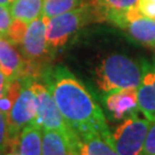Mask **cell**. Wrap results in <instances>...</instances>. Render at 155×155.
Wrapping results in <instances>:
<instances>
[{
	"label": "cell",
	"instance_id": "1",
	"mask_svg": "<svg viewBox=\"0 0 155 155\" xmlns=\"http://www.w3.org/2000/svg\"><path fill=\"white\" fill-rule=\"evenodd\" d=\"M43 79L64 121L78 138L87 133H99L113 146L104 111L71 72L64 67L56 66L48 68L43 74Z\"/></svg>",
	"mask_w": 155,
	"mask_h": 155
},
{
	"label": "cell",
	"instance_id": "2",
	"mask_svg": "<svg viewBox=\"0 0 155 155\" xmlns=\"http://www.w3.org/2000/svg\"><path fill=\"white\" fill-rule=\"evenodd\" d=\"M144 64L124 54H110L95 69V82L105 93L123 89H137L141 82Z\"/></svg>",
	"mask_w": 155,
	"mask_h": 155
},
{
	"label": "cell",
	"instance_id": "3",
	"mask_svg": "<svg viewBox=\"0 0 155 155\" xmlns=\"http://www.w3.org/2000/svg\"><path fill=\"white\" fill-rule=\"evenodd\" d=\"M93 17L90 1H84L77 8L50 18L46 24V44L52 54L67 44L75 33L79 31Z\"/></svg>",
	"mask_w": 155,
	"mask_h": 155
},
{
	"label": "cell",
	"instance_id": "4",
	"mask_svg": "<svg viewBox=\"0 0 155 155\" xmlns=\"http://www.w3.org/2000/svg\"><path fill=\"white\" fill-rule=\"evenodd\" d=\"M31 89L37 99V114L33 123L43 130H55L61 132L68 140V146L79 147L78 136L64 121L47 86L31 81Z\"/></svg>",
	"mask_w": 155,
	"mask_h": 155
},
{
	"label": "cell",
	"instance_id": "5",
	"mask_svg": "<svg viewBox=\"0 0 155 155\" xmlns=\"http://www.w3.org/2000/svg\"><path fill=\"white\" fill-rule=\"evenodd\" d=\"M47 21V17L40 15L29 23L22 40L18 45L21 54L28 64L31 77L38 71L40 67L47 63L51 56L53 55L46 44Z\"/></svg>",
	"mask_w": 155,
	"mask_h": 155
},
{
	"label": "cell",
	"instance_id": "6",
	"mask_svg": "<svg viewBox=\"0 0 155 155\" xmlns=\"http://www.w3.org/2000/svg\"><path fill=\"white\" fill-rule=\"evenodd\" d=\"M152 121L132 114L124 118L111 133L113 147L118 155H140Z\"/></svg>",
	"mask_w": 155,
	"mask_h": 155
},
{
	"label": "cell",
	"instance_id": "7",
	"mask_svg": "<svg viewBox=\"0 0 155 155\" xmlns=\"http://www.w3.org/2000/svg\"><path fill=\"white\" fill-rule=\"evenodd\" d=\"M31 78H23L21 92L7 114V143H17L24 127L35 122L37 99L31 89Z\"/></svg>",
	"mask_w": 155,
	"mask_h": 155
},
{
	"label": "cell",
	"instance_id": "8",
	"mask_svg": "<svg viewBox=\"0 0 155 155\" xmlns=\"http://www.w3.org/2000/svg\"><path fill=\"white\" fill-rule=\"evenodd\" d=\"M139 0H90L97 18L108 21L116 27L124 29L129 12L134 9Z\"/></svg>",
	"mask_w": 155,
	"mask_h": 155
},
{
	"label": "cell",
	"instance_id": "9",
	"mask_svg": "<svg viewBox=\"0 0 155 155\" xmlns=\"http://www.w3.org/2000/svg\"><path fill=\"white\" fill-rule=\"evenodd\" d=\"M0 70L7 81L31 78L27 62L15 45L0 36Z\"/></svg>",
	"mask_w": 155,
	"mask_h": 155
},
{
	"label": "cell",
	"instance_id": "10",
	"mask_svg": "<svg viewBox=\"0 0 155 155\" xmlns=\"http://www.w3.org/2000/svg\"><path fill=\"white\" fill-rule=\"evenodd\" d=\"M124 30L139 44L155 48V20L141 15L137 7L129 12Z\"/></svg>",
	"mask_w": 155,
	"mask_h": 155
},
{
	"label": "cell",
	"instance_id": "11",
	"mask_svg": "<svg viewBox=\"0 0 155 155\" xmlns=\"http://www.w3.org/2000/svg\"><path fill=\"white\" fill-rule=\"evenodd\" d=\"M106 107L117 121L138 113L137 89H123L108 93L106 98Z\"/></svg>",
	"mask_w": 155,
	"mask_h": 155
},
{
	"label": "cell",
	"instance_id": "12",
	"mask_svg": "<svg viewBox=\"0 0 155 155\" xmlns=\"http://www.w3.org/2000/svg\"><path fill=\"white\" fill-rule=\"evenodd\" d=\"M139 110L150 121L155 120V66L144 64L141 82L137 87Z\"/></svg>",
	"mask_w": 155,
	"mask_h": 155
},
{
	"label": "cell",
	"instance_id": "13",
	"mask_svg": "<svg viewBox=\"0 0 155 155\" xmlns=\"http://www.w3.org/2000/svg\"><path fill=\"white\" fill-rule=\"evenodd\" d=\"M43 129L31 123L22 130L18 139L20 155H41Z\"/></svg>",
	"mask_w": 155,
	"mask_h": 155
},
{
	"label": "cell",
	"instance_id": "14",
	"mask_svg": "<svg viewBox=\"0 0 155 155\" xmlns=\"http://www.w3.org/2000/svg\"><path fill=\"white\" fill-rule=\"evenodd\" d=\"M81 155H118L114 147L99 133H87L79 137Z\"/></svg>",
	"mask_w": 155,
	"mask_h": 155
},
{
	"label": "cell",
	"instance_id": "15",
	"mask_svg": "<svg viewBox=\"0 0 155 155\" xmlns=\"http://www.w3.org/2000/svg\"><path fill=\"white\" fill-rule=\"evenodd\" d=\"M44 0H15L9 7L12 16L24 23H30L41 15Z\"/></svg>",
	"mask_w": 155,
	"mask_h": 155
},
{
	"label": "cell",
	"instance_id": "16",
	"mask_svg": "<svg viewBox=\"0 0 155 155\" xmlns=\"http://www.w3.org/2000/svg\"><path fill=\"white\" fill-rule=\"evenodd\" d=\"M68 140L59 131L43 130L41 155H67Z\"/></svg>",
	"mask_w": 155,
	"mask_h": 155
},
{
	"label": "cell",
	"instance_id": "17",
	"mask_svg": "<svg viewBox=\"0 0 155 155\" xmlns=\"http://www.w3.org/2000/svg\"><path fill=\"white\" fill-rule=\"evenodd\" d=\"M83 2L84 0H44L41 15L50 20L52 17L77 8Z\"/></svg>",
	"mask_w": 155,
	"mask_h": 155
},
{
	"label": "cell",
	"instance_id": "18",
	"mask_svg": "<svg viewBox=\"0 0 155 155\" xmlns=\"http://www.w3.org/2000/svg\"><path fill=\"white\" fill-rule=\"evenodd\" d=\"M13 20L14 18L12 16L9 8L0 5V36H2V37L8 36Z\"/></svg>",
	"mask_w": 155,
	"mask_h": 155
},
{
	"label": "cell",
	"instance_id": "19",
	"mask_svg": "<svg viewBox=\"0 0 155 155\" xmlns=\"http://www.w3.org/2000/svg\"><path fill=\"white\" fill-rule=\"evenodd\" d=\"M140 155H155V120L152 121Z\"/></svg>",
	"mask_w": 155,
	"mask_h": 155
},
{
	"label": "cell",
	"instance_id": "20",
	"mask_svg": "<svg viewBox=\"0 0 155 155\" xmlns=\"http://www.w3.org/2000/svg\"><path fill=\"white\" fill-rule=\"evenodd\" d=\"M137 9L141 15L155 20V0H139Z\"/></svg>",
	"mask_w": 155,
	"mask_h": 155
},
{
	"label": "cell",
	"instance_id": "21",
	"mask_svg": "<svg viewBox=\"0 0 155 155\" xmlns=\"http://www.w3.org/2000/svg\"><path fill=\"white\" fill-rule=\"evenodd\" d=\"M7 144V115L0 111V152H4Z\"/></svg>",
	"mask_w": 155,
	"mask_h": 155
},
{
	"label": "cell",
	"instance_id": "22",
	"mask_svg": "<svg viewBox=\"0 0 155 155\" xmlns=\"http://www.w3.org/2000/svg\"><path fill=\"white\" fill-rule=\"evenodd\" d=\"M6 83H7V78H6V76L2 74V71L0 70V90H2L5 87Z\"/></svg>",
	"mask_w": 155,
	"mask_h": 155
},
{
	"label": "cell",
	"instance_id": "23",
	"mask_svg": "<svg viewBox=\"0 0 155 155\" xmlns=\"http://www.w3.org/2000/svg\"><path fill=\"white\" fill-rule=\"evenodd\" d=\"M15 0H0V5L5 6L7 8H9L12 5H13V2H14Z\"/></svg>",
	"mask_w": 155,
	"mask_h": 155
},
{
	"label": "cell",
	"instance_id": "24",
	"mask_svg": "<svg viewBox=\"0 0 155 155\" xmlns=\"http://www.w3.org/2000/svg\"><path fill=\"white\" fill-rule=\"evenodd\" d=\"M0 155H6V153H4V152H0Z\"/></svg>",
	"mask_w": 155,
	"mask_h": 155
},
{
	"label": "cell",
	"instance_id": "25",
	"mask_svg": "<svg viewBox=\"0 0 155 155\" xmlns=\"http://www.w3.org/2000/svg\"><path fill=\"white\" fill-rule=\"evenodd\" d=\"M4 90V89H2ZM2 90H0V95H1V93H2Z\"/></svg>",
	"mask_w": 155,
	"mask_h": 155
},
{
	"label": "cell",
	"instance_id": "26",
	"mask_svg": "<svg viewBox=\"0 0 155 155\" xmlns=\"http://www.w3.org/2000/svg\"><path fill=\"white\" fill-rule=\"evenodd\" d=\"M154 53H155V48H154Z\"/></svg>",
	"mask_w": 155,
	"mask_h": 155
}]
</instances>
